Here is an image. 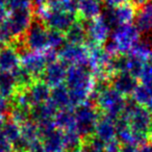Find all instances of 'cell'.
Here are the masks:
<instances>
[{
  "label": "cell",
  "instance_id": "cell-3",
  "mask_svg": "<svg viewBox=\"0 0 152 152\" xmlns=\"http://www.w3.org/2000/svg\"><path fill=\"white\" fill-rule=\"evenodd\" d=\"M141 31L133 24H125L115 27L110 34V41L104 46L110 55L128 54L140 42Z\"/></svg>",
  "mask_w": 152,
  "mask_h": 152
},
{
  "label": "cell",
  "instance_id": "cell-22",
  "mask_svg": "<svg viewBox=\"0 0 152 152\" xmlns=\"http://www.w3.org/2000/svg\"><path fill=\"white\" fill-rule=\"evenodd\" d=\"M135 24L141 34L152 32V0L137 11Z\"/></svg>",
  "mask_w": 152,
  "mask_h": 152
},
{
  "label": "cell",
  "instance_id": "cell-13",
  "mask_svg": "<svg viewBox=\"0 0 152 152\" xmlns=\"http://www.w3.org/2000/svg\"><path fill=\"white\" fill-rule=\"evenodd\" d=\"M86 28H87L88 42L101 45V46L107 43L112 27L102 17V15L96 19L88 21L86 24Z\"/></svg>",
  "mask_w": 152,
  "mask_h": 152
},
{
  "label": "cell",
  "instance_id": "cell-8",
  "mask_svg": "<svg viewBox=\"0 0 152 152\" xmlns=\"http://www.w3.org/2000/svg\"><path fill=\"white\" fill-rule=\"evenodd\" d=\"M135 16H137V7L129 0L117 7H107V9L104 10L102 14V17L110 24V27L131 24V22L135 19Z\"/></svg>",
  "mask_w": 152,
  "mask_h": 152
},
{
  "label": "cell",
  "instance_id": "cell-33",
  "mask_svg": "<svg viewBox=\"0 0 152 152\" xmlns=\"http://www.w3.org/2000/svg\"><path fill=\"white\" fill-rule=\"evenodd\" d=\"M12 110V101L9 98H5L3 96L0 95V114L1 115H7L10 114Z\"/></svg>",
  "mask_w": 152,
  "mask_h": 152
},
{
  "label": "cell",
  "instance_id": "cell-25",
  "mask_svg": "<svg viewBox=\"0 0 152 152\" xmlns=\"http://www.w3.org/2000/svg\"><path fill=\"white\" fill-rule=\"evenodd\" d=\"M54 124L63 131L75 128V115L73 108L58 110L54 117Z\"/></svg>",
  "mask_w": 152,
  "mask_h": 152
},
{
  "label": "cell",
  "instance_id": "cell-7",
  "mask_svg": "<svg viewBox=\"0 0 152 152\" xmlns=\"http://www.w3.org/2000/svg\"><path fill=\"white\" fill-rule=\"evenodd\" d=\"M22 47L31 51L48 50V28L39 18L32 21L30 27L26 31L25 36L21 39ZM22 51V50H21Z\"/></svg>",
  "mask_w": 152,
  "mask_h": 152
},
{
  "label": "cell",
  "instance_id": "cell-26",
  "mask_svg": "<svg viewBox=\"0 0 152 152\" xmlns=\"http://www.w3.org/2000/svg\"><path fill=\"white\" fill-rule=\"evenodd\" d=\"M21 137L26 144H27L28 148L32 145V144L37 143V142L41 141L40 137V128L39 125L37 124L34 121L30 119L29 121L25 122L24 124L21 125Z\"/></svg>",
  "mask_w": 152,
  "mask_h": 152
},
{
  "label": "cell",
  "instance_id": "cell-47",
  "mask_svg": "<svg viewBox=\"0 0 152 152\" xmlns=\"http://www.w3.org/2000/svg\"><path fill=\"white\" fill-rule=\"evenodd\" d=\"M151 45H152V44H151Z\"/></svg>",
  "mask_w": 152,
  "mask_h": 152
},
{
  "label": "cell",
  "instance_id": "cell-35",
  "mask_svg": "<svg viewBox=\"0 0 152 152\" xmlns=\"http://www.w3.org/2000/svg\"><path fill=\"white\" fill-rule=\"evenodd\" d=\"M13 145L7 140L2 132H0V152H12Z\"/></svg>",
  "mask_w": 152,
  "mask_h": 152
},
{
  "label": "cell",
  "instance_id": "cell-32",
  "mask_svg": "<svg viewBox=\"0 0 152 152\" xmlns=\"http://www.w3.org/2000/svg\"><path fill=\"white\" fill-rule=\"evenodd\" d=\"M14 38L7 27L5 21L0 22V45H7L14 43Z\"/></svg>",
  "mask_w": 152,
  "mask_h": 152
},
{
  "label": "cell",
  "instance_id": "cell-14",
  "mask_svg": "<svg viewBox=\"0 0 152 152\" xmlns=\"http://www.w3.org/2000/svg\"><path fill=\"white\" fill-rule=\"evenodd\" d=\"M68 67L64 61L57 58L46 66L44 73L42 74L40 80H43L47 86L53 89L57 86L64 85L67 77Z\"/></svg>",
  "mask_w": 152,
  "mask_h": 152
},
{
  "label": "cell",
  "instance_id": "cell-45",
  "mask_svg": "<svg viewBox=\"0 0 152 152\" xmlns=\"http://www.w3.org/2000/svg\"><path fill=\"white\" fill-rule=\"evenodd\" d=\"M90 152H103V151H92V150H89Z\"/></svg>",
  "mask_w": 152,
  "mask_h": 152
},
{
  "label": "cell",
  "instance_id": "cell-43",
  "mask_svg": "<svg viewBox=\"0 0 152 152\" xmlns=\"http://www.w3.org/2000/svg\"><path fill=\"white\" fill-rule=\"evenodd\" d=\"M7 2V0H0V5H3V7H5Z\"/></svg>",
  "mask_w": 152,
  "mask_h": 152
},
{
  "label": "cell",
  "instance_id": "cell-1",
  "mask_svg": "<svg viewBox=\"0 0 152 152\" xmlns=\"http://www.w3.org/2000/svg\"><path fill=\"white\" fill-rule=\"evenodd\" d=\"M93 72L88 66H69L65 85L69 90L72 105L74 107L92 99L96 88Z\"/></svg>",
  "mask_w": 152,
  "mask_h": 152
},
{
  "label": "cell",
  "instance_id": "cell-18",
  "mask_svg": "<svg viewBox=\"0 0 152 152\" xmlns=\"http://www.w3.org/2000/svg\"><path fill=\"white\" fill-rule=\"evenodd\" d=\"M56 106L50 99L42 104L32 107L31 120L34 121L39 126H44L51 123H54V117L57 113Z\"/></svg>",
  "mask_w": 152,
  "mask_h": 152
},
{
  "label": "cell",
  "instance_id": "cell-2",
  "mask_svg": "<svg viewBox=\"0 0 152 152\" xmlns=\"http://www.w3.org/2000/svg\"><path fill=\"white\" fill-rule=\"evenodd\" d=\"M91 100L95 101L101 114L114 119H118L127 105L126 97L115 90L108 81H97Z\"/></svg>",
  "mask_w": 152,
  "mask_h": 152
},
{
  "label": "cell",
  "instance_id": "cell-10",
  "mask_svg": "<svg viewBox=\"0 0 152 152\" xmlns=\"http://www.w3.org/2000/svg\"><path fill=\"white\" fill-rule=\"evenodd\" d=\"M21 67L31 74L37 80H40L46 66L48 65V57L46 51H31L24 49L20 51Z\"/></svg>",
  "mask_w": 152,
  "mask_h": 152
},
{
  "label": "cell",
  "instance_id": "cell-42",
  "mask_svg": "<svg viewBox=\"0 0 152 152\" xmlns=\"http://www.w3.org/2000/svg\"><path fill=\"white\" fill-rule=\"evenodd\" d=\"M32 1H34V4L37 5V7H39L44 5L45 3H46L47 0H32Z\"/></svg>",
  "mask_w": 152,
  "mask_h": 152
},
{
  "label": "cell",
  "instance_id": "cell-38",
  "mask_svg": "<svg viewBox=\"0 0 152 152\" xmlns=\"http://www.w3.org/2000/svg\"><path fill=\"white\" fill-rule=\"evenodd\" d=\"M139 152H152V142H147L140 146Z\"/></svg>",
  "mask_w": 152,
  "mask_h": 152
},
{
  "label": "cell",
  "instance_id": "cell-15",
  "mask_svg": "<svg viewBox=\"0 0 152 152\" xmlns=\"http://www.w3.org/2000/svg\"><path fill=\"white\" fill-rule=\"evenodd\" d=\"M20 67L21 56L15 43L0 45V71L14 72Z\"/></svg>",
  "mask_w": 152,
  "mask_h": 152
},
{
  "label": "cell",
  "instance_id": "cell-44",
  "mask_svg": "<svg viewBox=\"0 0 152 152\" xmlns=\"http://www.w3.org/2000/svg\"><path fill=\"white\" fill-rule=\"evenodd\" d=\"M149 139H150V141L152 142V129H151V131H150V134H149Z\"/></svg>",
  "mask_w": 152,
  "mask_h": 152
},
{
  "label": "cell",
  "instance_id": "cell-28",
  "mask_svg": "<svg viewBox=\"0 0 152 152\" xmlns=\"http://www.w3.org/2000/svg\"><path fill=\"white\" fill-rule=\"evenodd\" d=\"M2 133L7 141L14 146L21 140V125L16 123L12 119L7 118L3 126Z\"/></svg>",
  "mask_w": 152,
  "mask_h": 152
},
{
  "label": "cell",
  "instance_id": "cell-30",
  "mask_svg": "<svg viewBox=\"0 0 152 152\" xmlns=\"http://www.w3.org/2000/svg\"><path fill=\"white\" fill-rule=\"evenodd\" d=\"M66 37L64 32L57 31L54 29H48V47L49 49L57 50L65 45Z\"/></svg>",
  "mask_w": 152,
  "mask_h": 152
},
{
  "label": "cell",
  "instance_id": "cell-37",
  "mask_svg": "<svg viewBox=\"0 0 152 152\" xmlns=\"http://www.w3.org/2000/svg\"><path fill=\"white\" fill-rule=\"evenodd\" d=\"M131 3H132L133 5H134L135 7H137V10L141 9L142 7H144V5H146L148 2H150L151 0H129Z\"/></svg>",
  "mask_w": 152,
  "mask_h": 152
},
{
  "label": "cell",
  "instance_id": "cell-23",
  "mask_svg": "<svg viewBox=\"0 0 152 152\" xmlns=\"http://www.w3.org/2000/svg\"><path fill=\"white\" fill-rule=\"evenodd\" d=\"M50 100L56 106L57 110H65V108L73 107L69 90H68L67 86L65 83L51 89Z\"/></svg>",
  "mask_w": 152,
  "mask_h": 152
},
{
  "label": "cell",
  "instance_id": "cell-36",
  "mask_svg": "<svg viewBox=\"0 0 152 152\" xmlns=\"http://www.w3.org/2000/svg\"><path fill=\"white\" fill-rule=\"evenodd\" d=\"M140 146L134 144H121L119 152H139Z\"/></svg>",
  "mask_w": 152,
  "mask_h": 152
},
{
  "label": "cell",
  "instance_id": "cell-34",
  "mask_svg": "<svg viewBox=\"0 0 152 152\" xmlns=\"http://www.w3.org/2000/svg\"><path fill=\"white\" fill-rule=\"evenodd\" d=\"M121 143L118 139L112 140L104 145V152H119L120 151Z\"/></svg>",
  "mask_w": 152,
  "mask_h": 152
},
{
  "label": "cell",
  "instance_id": "cell-4",
  "mask_svg": "<svg viewBox=\"0 0 152 152\" xmlns=\"http://www.w3.org/2000/svg\"><path fill=\"white\" fill-rule=\"evenodd\" d=\"M121 118L128 122L133 132L149 140L150 131L152 129V112L147 107L139 105L134 101L127 102Z\"/></svg>",
  "mask_w": 152,
  "mask_h": 152
},
{
  "label": "cell",
  "instance_id": "cell-19",
  "mask_svg": "<svg viewBox=\"0 0 152 152\" xmlns=\"http://www.w3.org/2000/svg\"><path fill=\"white\" fill-rule=\"evenodd\" d=\"M25 92L31 107H34L50 99L51 88L43 80H37L28 89H26Z\"/></svg>",
  "mask_w": 152,
  "mask_h": 152
},
{
  "label": "cell",
  "instance_id": "cell-24",
  "mask_svg": "<svg viewBox=\"0 0 152 152\" xmlns=\"http://www.w3.org/2000/svg\"><path fill=\"white\" fill-rule=\"evenodd\" d=\"M18 92V85L13 72L0 71V95L12 99Z\"/></svg>",
  "mask_w": 152,
  "mask_h": 152
},
{
  "label": "cell",
  "instance_id": "cell-46",
  "mask_svg": "<svg viewBox=\"0 0 152 152\" xmlns=\"http://www.w3.org/2000/svg\"><path fill=\"white\" fill-rule=\"evenodd\" d=\"M12 152H19V151H17V150H13Z\"/></svg>",
  "mask_w": 152,
  "mask_h": 152
},
{
  "label": "cell",
  "instance_id": "cell-41",
  "mask_svg": "<svg viewBox=\"0 0 152 152\" xmlns=\"http://www.w3.org/2000/svg\"><path fill=\"white\" fill-rule=\"evenodd\" d=\"M69 152H90L89 149H88L87 147H85V146H81V147L77 148V149L75 150H72V151H69Z\"/></svg>",
  "mask_w": 152,
  "mask_h": 152
},
{
  "label": "cell",
  "instance_id": "cell-31",
  "mask_svg": "<svg viewBox=\"0 0 152 152\" xmlns=\"http://www.w3.org/2000/svg\"><path fill=\"white\" fill-rule=\"evenodd\" d=\"M32 0H7L5 9L7 13L16 11H32L34 9Z\"/></svg>",
  "mask_w": 152,
  "mask_h": 152
},
{
  "label": "cell",
  "instance_id": "cell-40",
  "mask_svg": "<svg viewBox=\"0 0 152 152\" xmlns=\"http://www.w3.org/2000/svg\"><path fill=\"white\" fill-rule=\"evenodd\" d=\"M5 122H7V118H5L4 115L0 114V132H2L3 126H4Z\"/></svg>",
  "mask_w": 152,
  "mask_h": 152
},
{
  "label": "cell",
  "instance_id": "cell-9",
  "mask_svg": "<svg viewBox=\"0 0 152 152\" xmlns=\"http://www.w3.org/2000/svg\"><path fill=\"white\" fill-rule=\"evenodd\" d=\"M34 10L32 11H16L7 13L5 19L7 27L11 31L14 41H20L34 20Z\"/></svg>",
  "mask_w": 152,
  "mask_h": 152
},
{
  "label": "cell",
  "instance_id": "cell-39",
  "mask_svg": "<svg viewBox=\"0 0 152 152\" xmlns=\"http://www.w3.org/2000/svg\"><path fill=\"white\" fill-rule=\"evenodd\" d=\"M106 3L107 7H117V5L121 4V3L125 2L127 0H104Z\"/></svg>",
  "mask_w": 152,
  "mask_h": 152
},
{
  "label": "cell",
  "instance_id": "cell-12",
  "mask_svg": "<svg viewBox=\"0 0 152 152\" xmlns=\"http://www.w3.org/2000/svg\"><path fill=\"white\" fill-rule=\"evenodd\" d=\"M58 59L69 66L89 65V50L87 45L65 44L57 51Z\"/></svg>",
  "mask_w": 152,
  "mask_h": 152
},
{
  "label": "cell",
  "instance_id": "cell-6",
  "mask_svg": "<svg viewBox=\"0 0 152 152\" xmlns=\"http://www.w3.org/2000/svg\"><path fill=\"white\" fill-rule=\"evenodd\" d=\"M37 18H39L48 29H54L64 34L76 20H78L75 14L61 10H49L45 5L37 7Z\"/></svg>",
  "mask_w": 152,
  "mask_h": 152
},
{
  "label": "cell",
  "instance_id": "cell-16",
  "mask_svg": "<svg viewBox=\"0 0 152 152\" xmlns=\"http://www.w3.org/2000/svg\"><path fill=\"white\" fill-rule=\"evenodd\" d=\"M139 79L128 72H121L114 75L110 79V86L125 97H131L139 86Z\"/></svg>",
  "mask_w": 152,
  "mask_h": 152
},
{
  "label": "cell",
  "instance_id": "cell-20",
  "mask_svg": "<svg viewBox=\"0 0 152 152\" xmlns=\"http://www.w3.org/2000/svg\"><path fill=\"white\" fill-rule=\"evenodd\" d=\"M101 0H78L77 18L81 21H90L101 16Z\"/></svg>",
  "mask_w": 152,
  "mask_h": 152
},
{
  "label": "cell",
  "instance_id": "cell-29",
  "mask_svg": "<svg viewBox=\"0 0 152 152\" xmlns=\"http://www.w3.org/2000/svg\"><path fill=\"white\" fill-rule=\"evenodd\" d=\"M64 142H65L67 152L75 150L83 146V139L76 129L64 131Z\"/></svg>",
  "mask_w": 152,
  "mask_h": 152
},
{
  "label": "cell",
  "instance_id": "cell-5",
  "mask_svg": "<svg viewBox=\"0 0 152 152\" xmlns=\"http://www.w3.org/2000/svg\"><path fill=\"white\" fill-rule=\"evenodd\" d=\"M75 115V128L83 139L92 137L95 131L101 113L92 100L86 101L76 106L74 110Z\"/></svg>",
  "mask_w": 152,
  "mask_h": 152
},
{
  "label": "cell",
  "instance_id": "cell-11",
  "mask_svg": "<svg viewBox=\"0 0 152 152\" xmlns=\"http://www.w3.org/2000/svg\"><path fill=\"white\" fill-rule=\"evenodd\" d=\"M39 128L41 143L46 152H67L64 142V131L57 128L54 123L39 126Z\"/></svg>",
  "mask_w": 152,
  "mask_h": 152
},
{
  "label": "cell",
  "instance_id": "cell-27",
  "mask_svg": "<svg viewBox=\"0 0 152 152\" xmlns=\"http://www.w3.org/2000/svg\"><path fill=\"white\" fill-rule=\"evenodd\" d=\"M131 98L135 103L147 107L152 112V88L141 83L133 92Z\"/></svg>",
  "mask_w": 152,
  "mask_h": 152
},
{
  "label": "cell",
  "instance_id": "cell-21",
  "mask_svg": "<svg viewBox=\"0 0 152 152\" xmlns=\"http://www.w3.org/2000/svg\"><path fill=\"white\" fill-rule=\"evenodd\" d=\"M66 42L74 45H85L88 42L86 24L81 20H76L72 26L65 32Z\"/></svg>",
  "mask_w": 152,
  "mask_h": 152
},
{
  "label": "cell",
  "instance_id": "cell-17",
  "mask_svg": "<svg viewBox=\"0 0 152 152\" xmlns=\"http://www.w3.org/2000/svg\"><path fill=\"white\" fill-rule=\"evenodd\" d=\"M94 135L98 140H100L102 143H104V145L107 142L117 139L116 119L101 114L97 125H96Z\"/></svg>",
  "mask_w": 152,
  "mask_h": 152
}]
</instances>
